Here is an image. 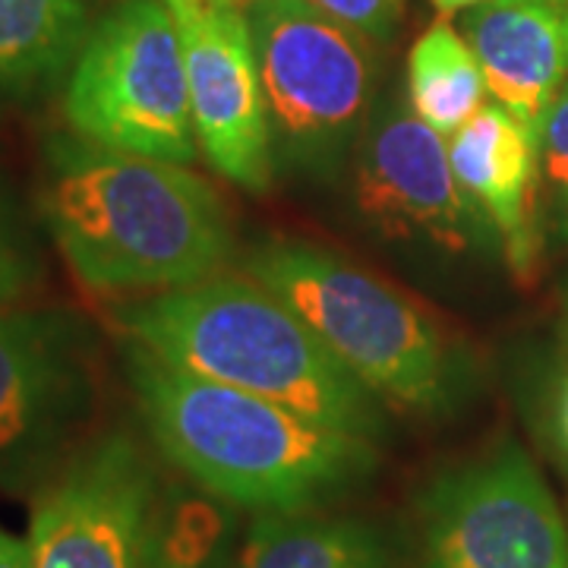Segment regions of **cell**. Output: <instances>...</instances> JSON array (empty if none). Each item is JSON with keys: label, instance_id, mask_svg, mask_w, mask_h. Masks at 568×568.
Wrapping results in <instances>:
<instances>
[{"label": "cell", "instance_id": "obj_1", "mask_svg": "<svg viewBox=\"0 0 568 568\" xmlns=\"http://www.w3.org/2000/svg\"><path fill=\"white\" fill-rule=\"evenodd\" d=\"M39 215L95 294H162L205 282L231 256L222 196L186 164L58 133L41 152Z\"/></svg>", "mask_w": 568, "mask_h": 568}, {"label": "cell", "instance_id": "obj_2", "mask_svg": "<svg viewBox=\"0 0 568 568\" xmlns=\"http://www.w3.org/2000/svg\"><path fill=\"white\" fill-rule=\"evenodd\" d=\"M121 347L149 439L222 506L310 511L364 484L379 465L366 436L162 364L133 342L121 338Z\"/></svg>", "mask_w": 568, "mask_h": 568}, {"label": "cell", "instance_id": "obj_3", "mask_svg": "<svg viewBox=\"0 0 568 568\" xmlns=\"http://www.w3.org/2000/svg\"><path fill=\"white\" fill-rule=\"evenodd\" d=\"M111 325L162 364L263 395L373 443L383 436V402L278 294L246 272H219L190 287L121 301L111 306Z\"/></svg>", "mask_w": 568, "mask_h": 568}, {"label": "cell", "instance_id": "obj_4", "mask_svg": "<svg viewBox=\"0 0 568 568\" xmlns=\"http://www.w3.org/2000/svg\"><path fill=\"white\" fill-rule=\"evenodd\" d=\"M244 272L278 294L379 402L417 414L462 402L465 345L386 278L306 241L256 246Z\"/></svg>", "mask_w": 568, "mask_h": 568}, {"label": "cell", "instance_id": "obj_5", "mask_svg": "<svg viewBox=\"0 0 568 568\" xmlns=\"http://www.w3.org/2000/svg\"><path fill=\"white\" fill-rule=\"evenodd\" d=\"M275 164L306 178H338L373 108L369 41L310 0H250Z\"/></svg>", "mask_w": 568, "mask_h": 568}, {"label": "cell", "instance_id": "obj_6", "mask_svg": "<svg viewBox=\"0 0 568 568\" xmlns=\"http://www.w3.org/2000/svg\"><path fill=\"white\" fill-rule=\"evenodd\" d=\"M63 118L95 145L174 164L196 159L181 29L164 0H118L95 20L67 73Z\"/></svg>", "mask_w": 568, "mask_h": 568}, {"label": "cell", "instance_id": "obj_7", "mask_svg": "<svg viewBox=\"0 0 568 568\" xmlns=\"http://www.w3.org/2000/svg\"><path fill=\"white\" fill-rule=\"evenodd\" d=\"M99 402V335L70 306L0 310V493H39L82 446Z\"/></svg>", "mask_w": 568, "mask_h": 568}, {"label": "cell", "instance_id": "obj_8", "mask_svg": "<svg viewBox=\"0 0 568 568\" xmlns=\"http://www.w3.org/2000/svg\"><path fill=\"white\" fill-rule=\"evenodd\" d=\"M351 203L379 244L424 263H465L493 231L455 181L446 136L402 102L369 114L351 155Z\"/></svg>", "mask_w": 568, "mask_h": 568}, {"label": "cell", "instance_id": "obj_9", "mask_svg": "<svg viewBox=\"0 0 568 568\" xmlns=\"http://www.w3.org/2000/svg\"><path fill=\"white\" fill-rule=\"evenodd\" d=\"M410 568H568V530L528 452L503 443L420 499Z\"/></svg>", "mask_w": 568, "mask_h": 568}, {"label": "cell", "instance_id": "obj_10", "mask_svg": "<svg viewBox=\"0 0 568 568\" xmlns=\"http://www.w3.org/2000/svg\"><path fill=\"white\" fill-rule=\"evenodd\" d=\"M162 480L130 433H102L36 493L32 568H136Z\"/></svg>", "mask_w": 568, "mask_h": 568}, {"label": "cell", "instance_id": "obj_11", "mask_svg": "<svg viewBox=\"0 0 568 568\" xmlns=\"http://www.w3.org/2000/svg\"><path fill=\"white\" fill-rule=\"evenodd\" d=\"M164 3L181 29L193 133L205 164L246 193H265L275 149L246 13L212 0Z\"/></svg>", "mask_w": 568, "mask_h": 568}, {"label": "cell", "instance_id": "obj_12", "mask_svg": "<svg viewBox=\"0 0 568 568\" xmlns=\"http://www.w3.org/2000/svg\"><path fill=\"white\" fill-rule=\"evenodd\" d=\"M462 36L489 95L537 133L568 80V0H487L462 13Z\"/></svg>", "mask_w": 568, "mask_h": 568}, {"label": "cell", "instance_id": "obj_13", "mask_svg": "<svg viewBox=\"0 0 568 568\" xmlns=\"http://www.w3.org/2000/svg\"><path fill=\"white\" fill-rule=\"evenodd\" d=\"M446 142L448 162L467 203L487 219L493 231H499L511 265L528 268L537 250V133L499 102H487Z\"/></svg>", "mask_w": 568, "mask_h": 568}, {"label": "cell", "instance_id": "obj_14", "mask_svg": "<svg viewBox=\"0 0 568 568\" xmlns=\"http://www.w3.org/2000/svg\"><path fill=\"white\" fill-rule=\"evenodd\" d=\"M99 0H0V95L32 99L67 80Z\"/></svg>", "mask_w": 568, "mask_h": 568}, {"label": "cell", "instance_id": "obj_15", "mask_svg": "<svg viewBox=\"0 0 568 568\" xmlns=\"http://www.w3.org/2000/svg\"><path fill=\"white\" fill-rule=\"evenodd\" d=\"M234 568H395L383 528L310 511L256 515Z\"/></svg>", "mask_w": 568, "mask_h": 568}, {"label": "cell", "instance_id": "obj_16", "mask_svg": "<svg viewBox=\"0 0 568 568\" xmlns=\"http://www.w3.org/2000/svg\"><path fill=\"white\" fill-rule=\"evenodd\" d=\"M487 95L484 67L465 36L446 20L433 22L407 58L410 111L448 140L487 104Z\"/></svg>", "mask_w": 568, "mask_h": 568}, {"label": "cell", "instance_id": "obj_17", "mask_svg": "<svg viewBox=\"0 0 568 568\" xmlns=\"http://www.w3.org/2000/svg\"><path fill=\"white\" fill-rule=\"evenodd\" d=\"M212 503L162 493L136 568H231L227 521Z\"/></svg>", "mask_w": 568, "mask_h": 568}, {"label": "cell", "instance_id": "obj_18", "mask_svg": "<svg viewBox=\"0 0 568 568\" xmlns=\"http://www.w3.org/2000/svg\"><path fill=\"white\" fill-rule=\"evenodd\" d=\"M537 149H540V164L547 174L552 193L566 209L568 219V80L549 102L547 114L537 126Z\"/></svg>", "mask_w": 568, "mask_h": 568}, {"label": "cell", "instance_id": "obj_19", "mask_svg": "<svg viewBox=\"0 0 568 568\" xmlns=\"http://www.w3.org/2000/svg\"><path fill=\"white\" fill-rule=\"evenodd\" d=\"M325 17L347 26L366 41H392L402 22L405 0H310Z\"/></svg>", "mask_w": 568, "mask_h": 568}, {"label": "cell", "instance_id": "obj_20", "mask_svg": "<svg viewBox=\"0 0 568 568\" xmlns=\"http://www.w3.org/2000/svg\"><path fill=\"white\" fill-rule=\"evenodd\" d=\"M0 256H32V224L20 190L0 174Z\"/></svg>", "mask_w": 568, "mask_h": 568}, {"label": "cell", "instance_id": "obj_21", "mask_svg": "<svg viewBox=\"0 0 568 568\" xmlns=\"http://www.w3.org/2000/svg\"><path fill=\"white\" fill-rule=\"evenodd\" d=\"M39 278L36 256H0V310L22 304Z\"/></svg>", "mask_w": 568, "mask_h": 568}, {"label": "cell", "instance_id": "obj_22", "mask_svg": "<svg viewBox=\"0 0 568 568\" xmlns=\"http://www.w3.org/2000/svg\"><path fill=\"white\" fill-rule=\"evenodd\" d=\"M0 568H32V549L29 540L0 528Z\"/></svg>", "mask_w": 568, "mask_h": 568}, {"label": "cell", "instance_id": "obj_23", "mask_svg": "<svg viewBox=\"0 0 568 568\" xmlns=\"http://www.w3.org/2000/svg\"><path fill=\"white\" fill-rule=\"evenodd\" d=\"M552 426H556V446L559 455L568 467V373L559 386V398H556V414H552Z\"/></svg>", "mask_w": 568, "mask_h": 568}, {"label": "cell", "instance_id": "obj_24", "mask_svg": "<svg viewBox=\"0 0 568 568\" xmlns=\"http://www.w3.org/2000/svg\"><path fill=\"white\" fill-rule=\"evenodd\" d=\"M480 3H487V0H433V7L439 10V13H465L470 7H480Z\"/></svg>", "mask_w": 568, "mask_h": 568}, {"label": "cell", "instance_id": "obj_25", "mask_svg": "<svg viewBox=\"0 0 568 568\" xmlns=\"http://www.w3.org/2000/svg\"><path fill=\"white\" fill-rule=\"evenodd\" d=\"M212 3H222V7H246L250 0H212Z\"/></svg>", "mask_w": 568, "mask_h": 568}]
</instances>
